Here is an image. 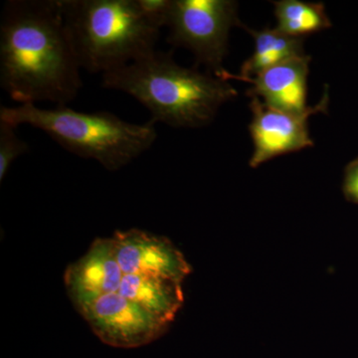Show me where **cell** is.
Instances as JSON below:
<instances>
[{"label":"cell","instance_id":"1","mask_svg":"<svg viewBox=\"0 0 358 358\" xmlns=\"http://www.w3.org/2000/svg\"><path fill=\"white\" fill-rule=\"evenodd\" d=\"M81 66L60 0H9L0 21V86L20 105L66 106L82 86Z\"/></svg>","mask_w":358,"mask_h":358},{"label":"cell","instance_id":"2","mask_svg":"<svg viewBox=\"0 0 358 358\" xmlns=\"http://www.w3.org/2000/svg\"><path fill=\"white\" fill-rule=\"evenodd\" d=\"M102 86L133 96L150 110L152 122L173 128L210 124L238 94L227 81L178 65L171 53L157 50L105 73Z\"/></svg>","mask_w":358,"mask_h":358},{"label":"cell","instance_id":"3","mask_svg":"<svg viewBox=\"0 0 358 358\" xmlns=\"http://www.w3.org/2000/svg\"><path fill=\"white\" fill-rule=\"evenodd\" d=\"M0 122L14 128L27 124L48 134L68 152L94 159L117 171L150 150L157 141L155 124H133L109 112L82 113L56 106L41 109L33 103L0 108Z\"/></svg>","mask_w":358,"mask_h":358},{"label":"cell","instance_id":"4","mask_svg":"<svg viewBox=\"0 0 358 358\" xmlns=\"http://www.w3.org/2000/svg\"><path fill=\"white\" fill-rule=\"evenodd\" d=\"M81 69H120L157 50L159 30L141 16L136 0H60Z\"/></svg>","mask_w":358,"mask_h":358},{"label":"cell","instance_id":"5","mask_svg":"<svg viewBox=\"0 0 358 358\" xmlns=\"http://www.w3.org/2000/svg\"><path fill=\"white\" fill-rule=\"evenodd\" d=\"M232 0H173L169 14V43L194 54L201 64L219 77L225 71L230 30L243 27Z\"/></svg>","mask_w":358,"mask_h":358},{"label":"cell","instance_id":"6","mask_svg":"<svg viewBox=\"0 0 358 358\" xmlns=\"http://www.w3.org/2000/svg\"><path fill=\"white\" fill-rule=\"evenodd\" d=\"M329 102L326 90L317 105L308 108L306 112L294 113L271 107L252 96L250 108L253 117L250 124V134L254 150L250 166L255 169L280 155L313 147L308 119L313 115L327 112Z\"/></svg>","mask_w":358,"mask_h":358},{"label":"cell","instance_id":"7","mask_svg":"<svg viewBox=\"0 0 358 358\" xmlns=\"http://www.w3.org/2000/svg\"><path fill=\"white\" fill-rule=\"evenodd\" d=\"M106 345L134 348L157 341L169 324L119 293L103 294L79 312Z\"/></svg>","mask_w":358,"mask_h":358},{"label":"cell","instance_id":"8","mask_svg":"<svg viewBox=\"0 0 358 358\" xmlns=\"http://www.w3.org/2000/svg\"><path fill=\"white\" fill-rule=\"evenodd\" d=\"M124 275H141L180 282L192 266L167 238L140 229L117 231L112 236Z\"/></svg>","mask_w":358,"mask_h":358},{"label":"cell","instance_id":"9","mask_svg":"<svg viewBox=\"0 0 358 358\" xmlns=\"http://www.w3.org/2000/svg\"><path fill=\"white\" fill-rule=\"evenodd\" d=\"M124 278L112 237L96 238L87 253L66 270L68 296L80 312L103 294L117 293Z\"/></svg>","mask_w":358,"mask_h":358},{"label":"cell","instance_id":"10","mask_svg":"<svg viewBox=\"0 0 358 358\" xmlns=\"http://www.w3.org/2000/svg\"><path fill=\"white\" fill-rule=\"evenodd\" d=\"M310 57H294L263 71L251 79L250 98L259 99L277 109L303 113L307 106L308 77Z\"/></svg>","mask_w":358,"mask_h":358},{"label":"cell","instance_id":"11","mask_svg":"<svg viewBox=\"0 0 358 358\" xmlns=\"http://www.w3.org/2000/svg\"><path fill=\"white\" fill-rule=\"evenodd\" d=\"M117 293L171 324L185 301L180 282L141 275H124Z\"/></svg>","mask_w":358,"mask_h":358},{"label":"cell","instance_id":"12","mask_svg":"<svg viewBox=\"0 0 358 358\" xmlns=\"http://www.w3.org/2000/svg\"><path fill=\"white\" fill-rule=\"evenodd\" d=\"M243 27L253 37L255 48L251 57L247 59L241 66L239 75L232 74L227 70L224 71L218 77L224 81L239 80L244 82L289 59L306 55L303 38L289 36L277 28L254 30L244 25Z\"/></svg>","mask_w":358,"mask_h":358},{"label":"cell","instance_id":"13","mask_svg":"<svg viewBox=\"0 0 358 358\" xmlns=\"http://www.w3.org/2000/svg\"><path fill=\"white\" fill-rule=\"evenodd\" d=\"M277 29L294 37L303 38L307 35L331 27V20L322 3L301 0H281L274 3Z\"/></svg>","mask_w":358,"mask_h":358},{"label":"cell","instance_id":"14","mask_svg":"<svg viewBox=\"0 0 358 358\" xmlns=\"http://www.w3.org/2000/svg\"><path fill=\"white\" fill-rule=\"evenodd\" d=\"M15 129L0 122V181L6 178L14 160L29 150L27 143L16 134Z\"/></svg>","mask_w":358,"mask_h":358},{"label":"cell","instance_id":"15","mask_svg":"<svg viewBox=\"0 0 358 358\" xmlns=\"http://www.w3.org/2000/svg\"><path fill=\"white\" fill-rule=\"evenodd\" d=\"M173 2V0H136L141 16L157 30L167 26Z\"/></svg>","mask_w":358,"mask_h":358},{"label":"cell","instance_id":"16","mask_svg":"<svg viewBox=\"0 0 358 358\" xmlns=\"http://www.w3.org/2000/svg\"><path fill=\"white\" fill-rule=\"evenodd\" d=\"M343 190L348 199L358 203V159L350 162L346 169Z\"/></svg>","mask_w":358,"mask_h":358}]
</instances>
